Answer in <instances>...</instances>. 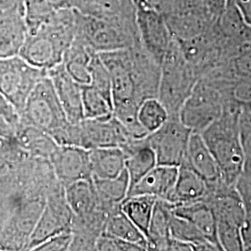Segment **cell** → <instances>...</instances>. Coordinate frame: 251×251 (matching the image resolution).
Instances as JSON below:
<instances>
[{"label":"cell","mask_w":251,"mask_h":251,"mask_svg":"<svg viewBox=\"0 0 251 251\" xmlns=\"http://www.w3.org/2000/svg\"><path fill=\"white\" fill-rule=\"evenodd\" d=\"M75 35L76 11L72 8L57 9L45 25L34 32H27L19 56L48 72L63 63Z\"/></svg>","instance_id":"obj_1"},{"label":"cell","mask_w":251,"mask_h":251,"mask_svg":"<svg viewBox=\"0 0 251 251\" xmlns=\"http://www.w3.org/2000/svg\"><path fill=\"white\" fill-rule=\"evenodd\" d=\"M244 108L227 100L222 116L201 133L221 171L223 182L234 186L246 161L238 121Z\"/></svg>","instance_id":"obj_2"},{"label":"cell","mask_w":251,"mask_h":251,"mask_svg":"<svg viewBox=\"0 0 251 251\" xmlns=\"http://www.w3.org/2000/svg\"><path fill=\"white\" fill-rule=\"evenodd\" d=\"M75 11V36L93 51L100 53L141 44L136 19L100 18Z\"/></svg>","instance_id":"obj_3"},{"label":"cell","mask_w":251,"mask_h":251,"mask_svg":"<svg viewBox=\"0 0 251 251\" xmlns=\"http://www.w3.org/2000/svg\"><path fill=\"white\" fill-rule=\"evenodd\" d=\"M199 78L196 69L185 60L179 43L172 37L162 60L157 95L170 117H179L180 108Z\"/></svg>","instance_id":"obj_4"},{"label":"cell","mask_w":251,"mask_h":251,"mask_svg":"<svg viewBox=\"0 0 251 251\" xmlns=\"http://www.w3.org/2000/svg\"><path fill=\"white\" fill-rule=\"evenodd\" d=\"M227 100L219 79L200 77L180 108L179 119L193 132L202 133L222 116Z\"/></svg>","instance_id":"obj_5"},{"label":"cell","mask_w":251,"mask_h":251,"mask_svg":"<svg viewBox=\"0 0 251 251\" xmlns=\"http://www.w3.org/2000/svg\"><path fill=\"white\" fill-rule=\"evenodd\" d=\"M21 124L33 126L50 135L55 142L71 123L57 97L52 81L47 75L28 96L20 114Z\"/></svg>","instance_id":"obj_6"},{"label":"cell","mask_w":251,"mask_h":251,"mask_svg":"<svg viewBox=\"0 0 251 251\" xmlns=\"http://www.w3.org/2000/svg\"><path fill=\"white\" fill-rule=\"evenodd\" d=\"M47 75V71L31 65L19 55L0 58V92L20 115L32 90Z\"/></svg>","instance_id":"obj_7"},{"label":"cell","mask_w":251,"mask_h":251,"mask_svg":"<svg viewBox=\"0 0 251 251\" xmlns=\"http://www.w3.org/2000/svg\"><path fill=\"white\" fill-rule=\"evenodd\" d=\"M73 217L64 186L58 182L47 195L45 206L31 233L26 251H34L37 246L55 234L70 230Z\"/></svg>","instance_id":"obj_8"},{"label":"cell","mask_w":251,"mask_h":251,"mask_svg":"<svg viewBox=\"0 0 251 251\" xmlns=\"http://www.w3.org/2000/svg\"><path fill=\"white\" fill-rule=\"evenodd\" d=\"M192 130L179 117H169L163 125L146 136L156 156L157 165L180 167L185 160Z\"/></svg>","instance_id":"obj_9"},{"label":"cell","mask_w":251,"mask_h":251,"mask_svg":"<svg viewBox=\"0 0 251 251\" xmlns=\"http://www.w3.org/2000/svg\"><path fill=\"white\" fill-rule=\"evenodd\" d=\"M136 9V24L141 44L161 64L172 36L166 19L147 0H132Z\"/></svg>","instance_id":"obj_10"},{"label":"cell","mask_w":251,"mask_h":251,"mask_svg":"<svg viewBox=\"0 0 251 251\" xmlns=\"http://www.w3.org/2000/svg\"><path fill=\"white\" fill-rule=\"evenodd\" d=\"M99 54L111 76L113 107L124 104L140 106L133 75L129 49L105 51Z\"/></svg>","instance_id":"obj_11"},{"label":"cell","mask_w":251,"mask_h":251,"mask_svg":"<svg viewBox=\"0 0 251 251\" xmlns=\"http://www.w3.org/2000/svg\"><path fill=\"white\" fill-rule=\"evenodd\" d=\"M78 125L80 132L79 147L87 150L100 147L123 148L134 140L113 115L100 118H84Z\"/></svg>","instance_id":"obj_12"},{"label":"cell","mask_w":251,"mask_h":251,"mask_svg":"<svg viewBox=\"0 0 251 251\" xmlns=\"http://www.w3.org/2000/svg\"><path fill=\"white\" fill-rule=\"evenodd\" d=\"M49 161L56 178L64 187L80 179H92L90 152L87 149L73 145H59Z\"/></svg>","instance_id":"obj_13"},{"label":"cell","mask_w":251,"mask_h":251,"mask_svg":"<svg viewBox=\"0 0 251 251\" xmlns=\"http://www.w3.org/2000/svg\"><path fill=\"white\" fill-rule=\"evenodd\" d=\"M129 53L138 99L142 103L144 100L157 98L161 64L144 50L142 44L130 48Z\"/></svg>","instance_id":"obj_14"},{"label":"cell","mask_w":251,"mask_h":251,"mask_svg":"<svg viewBox=\"0 0 251 251\" xmlns=\"http://www.w3.org/2000/svg\"><path fill=\"white\" fill-rule=\"evenodd\" d=\"M47 74L52 81L57 97L67 119L73 124L79 123L84 119L82 86L66 72L63 63L50 69Z\"/></svg>","instance_id":"obj_15"},{"label":"cell","mask_w":251,"mask_h":251,"mask_svg":"<svg viewBox=\"0 0 251 251\" xmlns=\"http://www.w3.org/2000/svg\"><path fill=\"white\" fill-rule=\"evenodd\" d=\"M179 172L178 167L156 165L152 171L129 189L128 197L151 196L168 200L174 188Z\"/></svg>","instance_id":"obj_16"},{"label":"cell","mask_w":251,"mask_h":251,"mask_svg":"<svg viewBox=\"0 0 251 251\" xmlns=\"http://www.w3.org/2000/svg\"><path fill=\"white\" fill-rule=\"evenodd\" d=\"M181 166L188 167L209 184L222 180L218 164L201 133L192 131L185 160Z\"/></svg>","instance_id":"obj_17"},{"label":"cell","mask_w":251,"mask_h":251,"mask_svg":"<svg viewBox=\"0 0 251 251\" xmlns=\"http://www.w3.org/2000/svg\"><path fill=\"white\" fill-rule=\"evenodd\" d=\"M209 194V184L198 173L186 166L179 167L174 188L167 200L174 206L205 201Z\"/></svg>","instance_id":"obj_18"},{"label":"cell","mask_w":251,"mask_h":251,"mask_svg":"<svg viewBox=\"0 0 251 251\" xmlns=\"http://www.w3.org/2000/svg\"><path fill=\"white\" fill-rule=\"evenodd\" d=\"M121 149L125 153V169L129 177L130 189L157 165L156 156L147 144L146 137L134 139Z\"/></svg>","instance_id":"obj_19"},{"label":"cell","mask_w":251,"mask_h":251,"mask_svg":"<svg viewBox=\"0 0 251 251\" xmlns=\"http://www.w3.org/2000/svg\"><path fill=\"white\" fill-rule=\"evenodd\" d=\"M174 214L181 217L195 225L207 241L222 251L217 236L215 214L206 201H199L174 206Z\"/></svg>","instance_id":"obj_20"},{"label":"cell","mask_w":251,"mask_h":251,"mask_svg":"<svg viewBox=\"0 0 251 251\" xmlns=\"http://www.w3.org/2000/svg\"><path fill=\"white\" fill-rule=\"evenodd\" d=\"M64 190L66 200L74 216L88 215L100 209H104L100 201L93 179L75 181L66 185Z\"/></svg>","instance_id":"obj_21"},{"label":"cell","mask_w":251,"mask_h":251,"mask_svg":"<svg viewBox=\"0 0 251 251\" xmlns=\"http://www.w3.org/2000/svg\"><path fill=\"white\" fill-rule=\"evenodd\" d=\"M15 141L32 157L50 159L59 144L45 131L33 126L20 124L15 129Z\"/></svg>","instance_id":"obj_22"},{"label":"cell","mask_w":251,"mask_h":251,"mask_svg":"<svg viewBox=\"0 0 251 251\" xmlns=\"http://www.w3.org/2000/svg\"><path fill=\"white\" fill-rule=\"evenodd\" d=\"M92 179H112L125 170V153L120 147L89 150Z\"/></svg>","instance_id":"obj_23"},{"label":"cell","mask_w":251,"mask_h":251,"mask_svg":"<svg viewBox=\"0 0 251 251\" xmlns=\"http://www.w3.org/2000/svg\"><path fill=\"white\" fill-rule=\"evenodd\" d=\"M174 206L166 200L156 199L147 234L149 251H168L171 238L170 225Z\"/></svg>","instance_id":"obj_24"},{"label":"cell","mask_w":251,"mask_h":251,"mask_svg":"<svg viewBox=\"0 0 251 251\" xmlns=\"http://www.w3.org/2000/svg\"><path fill=\"white\" fill-rule=\"evenodd\" d=\"M96 53L75 36L64 54L63 64L66 72L81 86L90 84V63Z\"/></svg>","instance_id":"obj_25"},{"label":"cell","mask_w":251,"mask_h":251,"mask_svg":"<svg viewBox=\"0 0 251 251\" xmlns=\"http://www.w3.org/2000/svg\"><path fill=\"white\" fill-rule=\"evenodd\" d=\"M100 201L109 215L120 208L121 203L127 198L130 187L127 171L124 170L116 178L93 179Z\"/></svg>","instance_id":"obj_26"},{"label":"cell","mask_w":251,"mask_h":251,"mask_svg":"<svg viewBox=\"0 0 251 251\" xmlns=\"http://www.w3.org/2000/svg\"><path fill=\"white\" fill-rule=\"evenodd\" d=\"M26 35L23 17L0 16V58L18 56Z\"/></svg>","instance_id":"obj_27"},{"label":"cell","mask_w":251,"mask_h":251,"mask_svg":"<svg viewBox=\"0 0 251 251\" xmlns=\"http://www.w3.org/2000/svg\"><path fill=\"white\" fill-rule=\"evenodd\" d=\"M103 233L121 240L138 244L145 251H149L148 243L144 233L126 216L121 210V206L108 216Z\"/></svg>","instance_id":"obj_28"},{"label":"cell","mask_w":251,"mask_h":251,"mask_svg":"<svg viewBox=\"0 0 251 251\" xmlns=\"http://www.w3.org/2000/svg\"><path fill=\"white\" fill-rule=\"evenodd\" d=\"M156 199L151 196H134L121 203V210L144 233L146 240Z\"/></svg>","instance_id":"obj_29"},{"label":"cell","mask_w":251,"mask_h":251,"mask_svg":"<svg viewBox=\"0 0 251 251\" xmlns=\"http://www.w3.org/2000/svg\"><path fill=\"white\" fill-rule=\"evenodd\" d=\"M170 233L171 237L193 244L196 251H218L215 246L207 241L195 225L174 213L171 217Z\"/></svg>","instance_id":"obj_30"},{"label":"cell","mask_w":251,"mask_h":251,"mask_svg":"<svg viewBox=\"0 0 251 251\" xmlns=\"http://www.w3.org/2000/svg\"><path fill=\"white\" fill-rule=\"evenodd\" d=\"M169 113L157 98L144 100L138 109V119L150 134L158 129L168 119Z\"/></svg>","instance_id":"obj_31"},{"label":"cell","mask_w":251,"mask_h":251,"mask_svg":"<svg viewBox=\"0 0 251 251\" xmlns=\"http://www.w3.org/2000/svg\"><path fill=\"white\" fill-rule=\"evenodd\" d=\"M55 10L50 0H24V21L27 32H34L45 25Z\"/></svg>","instance_id":"obj_32"},{"label":"cell","mask_w":251,"mask_h":251,"mask_svg":"<svg viewBox=\"0 0 251 251\" xmlns=\"http://www.w3.org/2000/svg\"><path fill=\"white\" fill-rule=\"evenodd\" d=\"M82 106L84 118H100L113 115V107L92 86H82Z\"/></svg>","instance_id":"obj_33"},{"label":"cell","mask_w":251,"mask_h":251,"mask_svg":"<svg viewBox=\"0 0 251 251\" xmlns=\"http://www.w3.org/2000/svg\"><path fill=\"white\" fill-rule=\"evenodd\" d=\"M90 86L100 92L113 107L111 76L106 66L96 53L90 63Z\"/></svg>","instance_id":"obj_34"},{"label":"cell","mask_w":251,"mask_h":251,"mask_svg":"<svg viewBox=\"0 0 251 251\" xmlns=\"http://www.w3.org/2000/svg\"><path fill=\"white\" fill-rule=\"evenodd\" d=\"M217 236L222 251H245L241 234V227L218 223Z\"/></svg>","instance_id":"obj_35"},{"label":"cell","mask_w":251,"mask_h":251,"mask_svg":"<svg viewBox=\"0 0 251 251\" xmlns=\"http://www.w3.org/2000/svg\"><path fill=\"white\" fill-rule=\"evenodd\" d=\"M30 155L24 151L15 139L0 136V160L6 162L16 168L25 161Z\"/></svg>","instance_id":"obj_36"},{"label":"cell","mask_w":251,"mask_h":251,"mask_svg":"<svg viewBox=\"0 0 251 251\" xmlns=\"http://www.w3.org/2000/svg\"><path fill=\"white\" fill-rule=\"evenodd\" d=\"M226 73L232 77L251 78V46L234 54Z\"/></svg>","instance_id":"obj_37"},{"label":"cell","mask_w":251,"mask_h":251,"mask_svg":"<svg viewBox=\"0 0 251 251\" xmlns=\"http://www.w3.org/2000/svg\"><path fill=\"white\" fill-rule=\"evenodd\" d=\"M234 188L241 198L247 216H251V160L246 159L242 171L235 181Z\"/></svg>","instance_id":"obj_38"},{"label":"cell","mask_w":251,"mask_h":251,"mask_svg":"<svg viewBox=\"0 0 251 251\" xmlns=\"http://www.w3.org/2000/svg\"><path fill=\"white\" fill-rule=\"evenodd\" d=\"M238 127L246 159L251 160V108L243 109L239 117Z\"/></svg>","instance_id":"obj_39"},{"label":"cell","mask_w":251,"mask_h":251,"mask_svg":"<svg viewBox=\"0 0 251 251\" xmlns=\"http://www.w3.org/2000/svg\"><path fill=\"white\" fill-rule=\"evenodd\" d=\"M72 241L71 229L57 233L37 246L34 251H66Z\"/></svg>","instance_id":"obj_40"},{"label":"cell","mask_w":251,"mask_h":251,"mask_svg":"<svg viewBox=\"0 0 251 251\" xmlns=\"http://www.w3.org/2000/svg\"><path fill=\"white\" fill-rule=\"evenodd\" d=\"M0 116L4 117L14 130L21 124V119L17 110L9 102L7 98L0 92Z\"/></svg>","instance_id":"obj_41"},{"label":"cell","mask_w":251,"mask_h":251,"mask_svg":"<svg viewBox=\"0 0 251 251\" xmlns=\"http://www.w3.org/2000/svg\"><path fill=\"white\" fill-rule=\"evenodd\" d=\"M0 16L24 18V0H0Z\"/></svg>","instance_id":"obj_42"},{"label":"cell","mask_w":251,"mask_h":251,"mask_svg":"<svg viewBox=\"0 0 251 251\" xmlns=\"http://www.w3.org/2000/svg\"><path fill=\"white\" fill-rule=\"evenodd\" d=\"M244 24L251 28V0H230Z\"/></svg>","instance_id":"obj_43"},{"label":"cell","mask_w":251,"mask_h":251,"mask_svg":"<svg viewBox=\"0 0 251 251\" xmlns=\"http://www.w3.org/2000/svg\"><path fill=\"white\" fill-rule=\"evenodd\" d=\"M243 243L245 251H251V216H247L241 226Z\"/></svg>","instance_id":"obj_44"},{"label":"cell","mask_w":251,"mask_h":251,"mask_svg":"<svg viewBox=\"0 0 251 251\" xmlns=\"http://www.w3.org/2000/svg\"><path fill=\"white\" fill-rule=\"evenodd\" d=\"M168 251H196L195 247L191 243L181 241L171 237L168 244Z\"/></svg>","instance_id":"obj_45"},{"label":"cell","mask_w":251,"mask_h":251,"mask_svg":"<svg viewBox=\"0 0 251 251\" xmlns=\"http://www.w3.org/2000/svg\"><path fill=\"white\" fill-rule=\"evenodd\" d=\"M0 136L10 139H14L15 137L14 128L9 125L8 121L2 116H0Z\"/></svg>","instance_id":"obj_46"},{"label":"cell","mask_w":251,"mask_h":251,"mask_svg":"<svg viewBox=\"0 0 251 251\" xmlns=\"http://www.w3.org/2000/svg\"><path fill=\"white\" fill-rule=\"evenodd\" d=\"M14 169H15L14 167L10 166L8 163H6L3 160H0V178L7 176Z\"/></svg>","instance_id":"obj_47"},{"label":"cell","mask_w":251,"mask_h":251,"mask_svg":"<svg viewBox=\"0 0 251 251\" xmlns=\"http://www.w3.org/2000/svg\"><path fill=\"white\" fill-rule=\"evenodd\" d=\"M55 9L70 8V0H50Z\"/></svg>","instance_id":"obj_48"}]
</instances>
